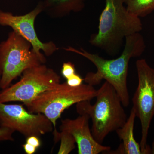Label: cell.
<instances>
[{
  "label": "cell",
  "mask_w": 154,
  "mask_h": 154,
  "mask_svg": "<svg viewBox=\"0 0 154 154\" xmlns=\"http://www.w3.org/2000/svg\"><path fill=\"white\" fill-rule=\"evenodd\" d=\"M26 143L30 144L37 149L41 146V140L39 137L36 136H31L26 138Z\"/></svg>",
  "instance_id": "cell-18"
},
{
  "label": "cell",
  "mask_w": 154,
  "mask_h": 154,
  "mask_svg": "<svg viewBox=\"0 0 154 154\" xmlns=\"http://www.w3.org/2000/svg\"><path fill=\"white\" fill-rule=\"evenodd\" d=\"M128 11L135 16L144 17L154 11V0H123Z\"/></svg>",
  "instance_id": "cell-13"
},
{
  "label": "cell",
  "mask_w": 154,
  "mask_h": 154,
  "mask_svg": "<svg viewBox=\"0 0 154 154\" xmlns=\"http://www.w3.org/2000/svg\"><path fill=\"white\" fill-rule=\"evenodd\" d=\"M25 152L27 154H33L35 153L37 149L35 147L31 145L30 144L26 143L22 145Z\"/></svg>",
  "instance_id": "cell-19"
},
{
  "label": "cell",
  "mask_w": 154,
  "mask_h": 154,
  "mask_svg": "<svg viewBox=\"0 0 154 154\" xmlns=\"http://www.w3.org/2000/svg\"><path fill=\"white\" fill-rule=\"evenodd\" d=\"M143 25L140 18L128 11L123 0H105L99 19L97 33L91 35L89 42L109 54L117 53L123 39L140 33Z\"/></svg>",
  "instance_id": "cell-2"
},
{
  "label": "cell",
  "mask_w": 154,
  "mask_h": 154,
  "mask_svg": "<svg viewBox=\"0 0 154 154\" xmlns=\"http://www.w3.org/2000/svg\"><path fill=\"white\" fill-rule=\"evenodd\" d=\"M1 76H2V71H1V69H0V80H1Z\"/></svg>",
  "instance_id": "cell-21"
},
{
  "label": "cell",
  "mask_w": 154,
  "mask_h": 154,
  "mask_svg": "<svg viewBox=\"0 0 154 154\" xmlns=\"http://www.w3.org/2000/svg\"><path fill=\"white\" fill-rule=\"evenodd\" d=\"M135 112L132 108L128 118L125 124L116 131L117 135L122 143L115 151L110 152V154H143L140 144L136 141L134 134Z\"/></svg>",
  "instance_id": "cell-11"
},
{
  "label": "cell",
  "mask_w": 154,
  "mask_h": 154,
  "mask_svg": "<svg viewBox=\"0 0 154 154\" xmlns=\"http://www.w3.org/2000/svg\"><path fill=\"white\" fill-rule=\"evenodd\" d=\"M138 83L132 99L136 117L140 120L141 138L140 146L143 154H150L151 148L147 144L149 129L154 116V69L145 59L136 63Z\"/></svg>",
  "instance_id": "cell-7"
},
{
  "label": "cell",
  "mask_w": 154,
  "mask_h": 154,
  "mask_svg": "<svg viewBox=\"0 0 154 154\" xmlns=\"http://www.w3.org/2000/svg\"><path fill=\"white\" fill-rule=\"evenodd\" d=\"M150 154H154V139L152 145V147L151 148Z\"/></svg>",
  "instance_id": "cell-20"
},
{
  "label": "cell",
  "mask_w": 154,
  "mask_h": 154,
  "mask_svg": "<svg viewBox=\"0 0 154 154\" xmlns=\"http://www.w3.org/2000/svg\"><path fill=\"white\" fill-rule=\"evenodd\" d=\"M14 130L5 127L0 126V141H14L13 134Z\"/></svg>",
  "instance_id": "cell-16"
},
{
  "label": "cell",
  "mask_w": 154,
  "mask_h": 154,
  "mask_svg": "<svg viewBox=\"0 0 154 154\" xmlns=\"http://www.w3.org/2000/svg\"><path fill=\"white\" fill-rule=\"evenodd\" d=\"M43 63L28 41L15 31L0 43V88L10 87L12 82L25 70Z\"/></svg>",
  "instance_id": "cell-5"
},
{
  "label": "cell",
  "mask_w": 154,
  "mask_h": 154,
  "mask_svg": "<svg viewBox=\"0 0 154 154\" xmlns=\"http://www.w3.org/2000/svg\"><path fill=\"white\" fill-rule=\"evenodd\" d=\"M90 117L86 114L80 115L75 119H63L60 131L69 133L74 137L79 154H99L107 152L110 147L102 145L96 141L89 126Z\"/></svg>",
  "instance_id": "cell-10"
},
{
  "label": "cell",
  "mask_w": 154,
  "mask_h": 154,
  "mask_svg": "<svg viewBox=\"0 0 154 154\" xmlns=\"http://www.w3.org/2000/svg\"><path fill=\"white\" fill-rule=\"evenodd\" d=\"M96 94L97 90L94 86L88 84L73 87L66 82L60 83L25 105L31 113L44 114L56 129L57 121L65 110L79 102L91 101L96 98Z\"/></svg>",
  "instance_id": "cell-4"
},
{
  "label": "cell",
  "mask_w": 154,
  "mask_h": 154,
  "mask_svg": "<svg viewBox=\"0 0 154 154\" xmlns=\"http://www.w3.org/2000/svg\"><path fill=\"white\" fill-rule=\"evenodd\" d=\"M76 73L75 65L70 62L64 63L61 69V74L66 79Z\"/></svg>",
  "instance_id": "cell-15"
},
{
  "label": "cell",
  "mask_w": 154,
  "mask_h": 154,
  "mask_svg": "<svg viewBox=\"0 0 154 154\" xmlns=\"http://www.w3.org/2000/svg\"><path fill=\"white\" fill-rule=\"evenodd\" d=\"M84 79H82L79 75L75 73L72 76L66 79V83L71 87H78L83 84Z\"/></svg>",
  "instance_id": "cell-17"
},
{
  "label": "cell",
  "mask_w": 154,
  "mask_h": 154,
  "mask_svg": "<svg viewBox=\"0 0 154 154\" xmlns=\"http://www.w3.org/2000/svg\"><path fill=\"white\" fill-rule=\"evenodd\" d=\"M87 0H44L43 11L50 17L60 18L72 12L78 13L85 8Z\"/></svg>",
  "instance_id": "cell-12"
},
{
  "label": "cell",
  "mask_w": 154,
  "mask_h": 154,
  "mask_svg": "<svg viewBox=\"0 0 154 154\" xmlns=\"http://www.w3.org/2000/svg\"><path fill=\"white\" fill-rule=\"evenodd\" d=\"M0 126L22 134L27 138L31 136L40 137L52 132V122L44 114L32 113L22 105L0 102Z\"/></svg>",
  "instance_id": "cell-8"
},
{
  "label": "cell",
  "mask_w": 154,
  "mask_h": 154,
  "mask_svg": "<svg viewBox=\"0 0 154 154\" xmlns=\"http://www.w3.org/2000/svg\"><path fill=\"white\" fill-rule=\"evenodd\" d=\"M43 11L40 2L32 11L23 15H15L11 12L0 10V25L8 26L29 42L32 49L43 63L46 61L45 55L51 56L58 50L53 41L43 42L38 38L35 28V21L37 16Z\"/></svg>",
  "instance_id": "cell-9"
},
{
  "label": "cell",
  "mask_w": 154,
  "mask_h": 154,
  "mask_svg": "<svg viewBox=\"0 0 154 154\" xmlns=\"http://www.w3.org/2000/svg\"><path fill=\"white\" fill-rule=\"evenodd\" d=\"M22 75L19 82L0 93V102H20L25 105L60 83V76L45 64L27 69Z\"/></svg>",
  "instance_id": "cell-6"
},
{
  "label": "cell",
  "mask_w": 154,
  "mask_h": 154,
  "mask_svg": "<svg viewBox=\"0 0 154 154\" xmlns=\"http://www.w3.org/2000/svg\"><path fill=\"white\" fill-rule=\"evenodd\" d=\"M96 98L94 105L91 101L77 103L76 110L79 115L90 116L92 134L97 142L102 144L109 134L123 126L128 118L120 97L107 81L97 90Z\"/></svg>",
  "instance_id": "cell-3"
},
{
  "label": "cell",
  "mask_w": 154,
  "mask_h": 154,
  "mask_svg": "<svg viewBox=\"0 0 154 154\" xmlns=\"http://www.w3.org/2000/svg\"><path fill=\"white\" fill-rule=\"evenodd\" d=\"M145 48L143 36L137 33L125 38L122 53L114 59L103 58L97 54L88 52L82 48L78 50L69 46L63 49L86 58L96 67V72H90L86 74L84 79L86 84L94 86L99 85L103 80L107 81L115 89L123 106L127 107L130 102L127 86L129 61L132 58L140 56Z\"/></svg>",
  "instance_id": "cell-1"
},
{
  "label": "cell",
  "mask_w": 154,
  "mask_h": 154,
  "mask_svg": "<svg viewBox=\"0 0 154 154\" xmlns=\"http://www.w3.org/2000/svg\"><path fill=\"white\" fill-rule=\"evenodd\" d=\"M53 135L55 143L60 140V146L58 154H69L75 148V140L69 133L65 131H60V132H59L55 129L53 131Z\"/></svg>",
  "instance_id": "cell-14"
}]
</instances>
